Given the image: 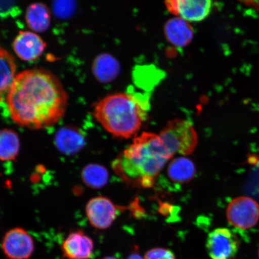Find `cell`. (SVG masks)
I'll use <instances>...</instances> for the list:
<instances>
[{
  "mask_svg": "<svg viewBox=\"0 0 259 259\" xmlns=\"http://www.w3.org/2000/svg\"><path fill=\"white\" fill-rule=\"evenodd\" d=\"M14 122L22 127H51L66 112L68 97L62 83L49 71L35 69L16 76L6 100Z\"/></svg>",
  "mask_w": 259,
  "mask_h": 259,
  "instance_id": "6da1fadb",
  "label": "cell"
},
{
  "mask_svg": "<svg viewBox=\"0 0 259 259\" xmlns=\"http://www.w3.org/2000/svg\"><path fill=\"white\" fill-rule=\"evenodd\" d=\"M159 135L144 132L112 163L115 172L130 185L151 188L162 169L173 158Z\"/></svg>",
  "mask_w": 259,
  "mask_h": 259,
  "instance_id": "7a4b0ae2",
  "label": "cell"
},
{
  "mask_svg": "<svg viewBox=\"0 0 259 259\" xmlns=\"http://www.w3.org/2000/svg\"><path fill=\"white\" fill-rule=\"evenodd\" d=\"M148 96L139 93H121L97 103L94 114L100 124L115 137L128 139L137 134L147 118Z\"/></svg>",
  "mask_w": 259,
  "mask_h": 259,
  "instance_id": "3957f363",
  "label": "cell"
},
{
  "mask_svg": "<svg viewBox=\"0 0 259 259\" xmlns=\"http://www.w3.org/2000/svg\"><path fill=\"white\" fill-rule=\"evenodd\" d=\"M165 148L172 155L192 154L197 147L198 137L192 123L176 119L167 122L159 135Z\"/></svg>",
  "mask_w": 259,
  "mask_h": 259,
  "instance_id": "277c9868",
  "label": "cell"
},
{
  "mask_svg": "<svg viewBox=\"0 0 259 259\" xmlns=\"http://www.w3.org/2000/svg\"><path fill=\"white\" fill-rule=\"evenodd\" d=\"M228 222L235 228L247 230L257 225L259 205L248 197H238L231 200L226 209Z\"/></svg>",
  "mask_w": 259,
  "mask_h": 259,
  "instance_id": "5b68a950",
  "label": "cell"
},
{
  "mask_svg": "<svg viewBox=\"0 0 259 259\" xmlns=\"http://www.w3.org/2000/svg\"><path fill=\"white\" fill-rule=\"evenodd\" d=\"M2 249L8 259H29L34 251V239L23 228L12 229L3 237Z\"/></svg>",
  "mask_w": 259,
  "mask_h": 259,
  "instance_id": "8992f818",
  "label": "cell"
},
{
  "mask_svg": "<svg viewBox=\"0 0 259 259\" xmlns=\"http://www.w3.org/2000/svg\"><path fill=\"white\" fill-rule=\"evenodd\" d=\"M167 11L190 22L205 20L211 13L212 0H164Z\"/></svg>",
  "mask_w": 259,
  "mask_h": 259,
  "instance_id": "52a82bcc",
  "label": "cell"
},
{
  "mask_svg": "<svg viewBox=\"0 0 259 259\" xmlns=\"http://www.w3.org/2000/svg\"><path fill=\"white\" fill-rule=\"evenodd\" d=\"M239 239L227 228H219L210 233L206 239V251L212 259H231L238 251Z\"/></svg>",
  "mask_w": 259,
  "mask_h": 259,
  "instance_id": "ba28073f",
  "label": "cell"
},
{
  "mask_svg": "<svg viewBox=\"0 0 259 259\" xmlns=\"http://www.w3.org/2000/svg\"><path fill=\"white\" fill-rule=\"evenodd\" d=\"M121 208L107 197L99 196L94 197L87 204L86 214L93 228L105 230L112 226Z\"/></svg>",
  "mask_w": 259,
  "mask_h": 259,
  "instance_id": "9c48e42d",
  "label": "cell"
},
{
  "mask_svg": "<svg viewBox=\"0 0 259 259\" xmlns=\"http://www.w3.org/2000/svg\"><path fill=\"white\" fill-rule=\"evenodd\" d=\"M94 251L92 238L82 231L71 232L62 244L63 256L67 259H90Z\"/></svg>",
  "mask_w": 259,
  "mask_h": 259,
  "instance_id": "30bf717a",
  "label": "cell"
},
{
  "mask_svg": "<svg viewBox=\"0 0 259 259\" xmlns=\"http://www.w3.org/2000/svg\"><path fill=\"white\" fill-rule=\"evenodd\" d=\"M46 44L36 34L30 31H21L14 42V50L18 57L24 61L37 59L43 54Z\"/></svg>",
  "mask_w": 259,
  "mask_h": 259,
  "instance_id": "8fae6325",
  "label": "cell"
},
{
  "mask_svg": "<svg viewBox=\"0 0 259 259\" xmlns=\"http://www.w3.org/2000/svg\"><path fill=\"white\" fill-rule=\"evenodd\" d=\"M164 34L170 44L177 47H185L192 42L194 31L190 22L178 17L170 19L164 28Z\"/></svg>",
  "mask_w": 259,
  "mask_h": 259,
  "instance_id": "7c38bea8",
  "label": "cell"
},
{
  "mask_svg": "<svg viewBox=\"0 0 259 259\" xmlns=\"http://www.w3.org/2000/svg\"><path fill=\"white\" fill-rule=\"evenodd\" d=\"M16 64L14 57L0 47V103L6 101L15 78Z\"/></svg>",
  "mask_w": 259,
  "mask_h": 259,
  "instance_id": "4fadbf2b",
  "label": "cell"
},
{
  "mask_svg": "<svg viewBox=\"0 0 259 259\" xmlns=\"http://www.w3.org/2000/svg\"><path fill=\"white\" fill-rule=\"evenodd\" d=\"M167 176L173 183L184 184L189 183L196 174L193 162L184 157L174 158L167 168Z\"/></svg>",
  "mask_w": 259,
  "mask_h": 259,
  "instance_id": "5bb4252c",
  "label": "cell"
},
{
  "mask_svg": "<svg viewBox=\"0 0 259 259\" xmlns=\"http://www.w3.org/2000/svg\"><path fill=\"white\" fill-rule=\"evenodd\" d=\"M120 66L114 57L108 54L97 57L93 64V72L101 82H110L118 76Z\"/></svg>",
  "mask_w": 259,
  "mask_h": 259,
  "instance_id": "9a60e30c",
  "label": "cell"
},
{
  "mask_svg": "<svg viewBox=\"0 0 259 259\" xmlns=\"http://www.w3.org/2000/svg\"><path fill=\"white\" fill-rule=\"evenodd\" d=\"M56 141L58 148L66 154L77 153L85 144L83 136L76 130L69 127L62 128L57 133Z\"/></svg>",
  "mask_w": 259,
  "mask_h": 259,
  "instance_id": "2e32d148",
  "label": "cell"
},
{
  "mask_svg": "<svg viewBox=\"0 0 259 259\" xmlns=\"http://www.w3.org/2000/svg\"><path fill=\"white\" fill-rule=\"evenodd\" d=\"M26 21L32 30L39 32L47 31L51 24L50 11L42 3H34L27 9Z\"/></svg>",
  "mask_w": 259,
  "mask_h": 259,
  "instance_id": "e0dca14e",
  "label": "cell"
},
{
  "mask_svg": "<svg viewBox=\"0 0 259 259\" xmlns=\"http://www.w3.org/2000/svg\"><path fill=\"white\" fill-rule=\"evenodd\" d=\"M20 149V140L15 132L11 129L0 131V160L15 159Z\"/></svg>",
  "mask_w": 259,
  "mask_h": 259,
  "instance_id": "ac0fdd59",
  "label": "cell"
},
{
  "mask_svg": "<svg viewBox=\"0 0 259 259\" xmlns=\"http://www.w3.org/2000/svg\"><path fill=\"white\" fill-rule=\"evenodd\" d=\"M82 180L92 189H101L108 182L109 172L104 166L98 164H89L82 171Z\"/></svg>",
  "mask_w": 259,
  "mask_h": 259,
  "instance_id": "d6986e66",
  "label": "cell"
},
{
  "mask_svg": "<svg viewBox=\"0 0 259 259\" xmlns=\"http://www.w3.org/2000/svg\"><path fill=\"white\" fill-rule=\"evenodd\" d=\"M75 9L74 0H54V11L58 17L67 18L72 15Z\"/></svg>",
  "mask_w": 259,
  "mask_h": 259,
  "instance_id": "ffe728a7",
  "label": "cell"
},
{
  "mask_svg": "<svg viewBox=\"0 0 259 259\" xmlns=\"http://www.w3.org/2000/svg\"><path fill=\"white\" fill-rule=\"evenodd\" d=\"M144 259H177L174 252L164 248H154L146 252Z\"/></svg>",
  "mask_w": 259,
  "mask_h": 259,
  "instance_id": "44dd1931",
  "label": "cell"
},
{
  "mask_svg": "<svg viewBox=\"0 0 259 259\" xmlns=\"http://www.w3.org/2000/svg\"><path fill=\"white\" fill-rule=\"evenodd\" d=\"M242 4L259 11V0H238Z\"/></svg>",
  "mask_w": 259,
  "mask_h": 259,
  "instance_id": "7402d4cb",
  "label": "cell"
},
{
  "mask_svg": "<svg viewBox=\"0 0 259 259\" xmlns=\"http://www.w3.org/2000/svg\"><path fill=\"white\" fill-rule=\"evenodd\" d=\"M127 259H144V258L142 257L137 251H134L129 255Z\"/></svg>",
  "mask_w": 259,
  "mask_h": 259,
  "instance_id": "603a6c76",
  "label": "cell"
},
{
  "mask_svg": "<svg viewBox=\"0 0 259 259\" xmlns=\"http://www.w3.org/2000/svg\"><path fill=\"white\" fill-rule=\"evenodd\" d=\"M102 259H118V258H116L115 257H113V256H108V257H105Z\"/></svg>",
  "mask_w": 259,
  "mask_h": 259,
  "instance_id": "cb8c5ba5",
  "label": "cell"
},
{
  "mask_svg": "<svg viewBox=\"0 0 259 259\" xmlns=\"http://www.w3.org/2000/svg\"><path fill=\"white\" fill-rule=\"evenodd\" d=\"M258 255H259V254H258Z\"/></svg>",
  "mask_w": 259,
  "mask_h": 259,
  "instance_id": "d4e9b609",
  "label": "cell"
}]
</instances>
